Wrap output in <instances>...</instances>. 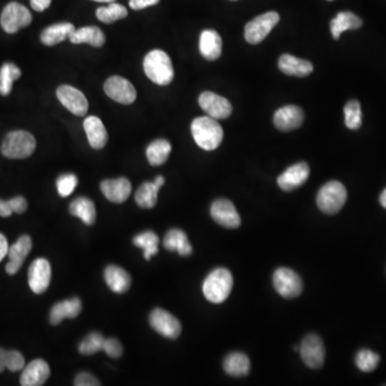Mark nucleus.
<instances>
[{"mask_svg":"<svg viewBox=\"0 0 386 386\" xmlns=\"http://www.w3.org/2000/svg\"><path fill=\"white\" fill-rule=\"evenodd\" d=\"M191 134L194 142L204 150H215L223 140V129L217 120L202 116L191 124Z\"/></svg>","mask_w":386,"mask_h":386,"instance_id":"obj_1","label":"nucleus"},{"mask_svg":"<svg viewBox=\"0 0 386 386\" xmlns=\"http://www.w3.org/2000/svg\"><path fill=\"white\" fill-rule=\"evenodd\" d=\"M143 68L145 74L157 85H169L174 78L172 60L161 50H154L145 56Z\"/></svg>","mask_w":386,"mask_h":386,"instance_id":"obj_2","label":"nucleus"},{"mask_svg":"<svg viewBox=\"0 0 386 386\" xmlns=\"http://www.w3.org/2000/svg\"><path fill=\"white\" fill-rule=\"evenodd\" d=\"M233 276L227 269H216L209 273L203 283V293L207 301L221 303L230 296Z\"/></svg>","mask_w":386,"mask_h":386,"instance_id":"obj_3","label":"nucleus"},{"mask_svg":"<svg viewBox=\"0 0 386 386\" xmlns=\"http://www.w3.org/2000/svg\"><path fill=\"white\" fill-rule=\"evenodd\" d=\"M36 146L37 143L31 134L17 130L6 136L1 145V152L9 159H25L34 154Z\"/></svg>","mask_w":386,"mask_h":386,"instance_id":"obj_4","label":"nucleus"},{"mask_svg":"<svg viewBox=\"0 0 386 386\" xmlns=\"http://www.w3.org/2000/svg\"><path fill=\"white\" fill-rule=\"evenodd\" d=\"M347 198L345 187L337 180H331L320 189L317 196V204L324 214H337L345 206Z\"/></svg>","mask_w":386,"mask_h":386,"instance_id":"obj_5","label":"nucleus"},{"mask_svg":"<svg viewBox=\"0 0 386 386\" xmlns=\"http://www.w3.org/2000/svg\"><path fill=\"white\" fill-rule=\"evenodd\" d=\"M279 20L280 16L275 11L266 12L257 16L245 27V39L250 44L260 43L279 23Z\"/></svg>","mask_w":386,"mask_h":386,"instance_id":"obj_6","label":"nucleus"},{"mask_svg":"<svg viewBox=\"0 0 386 386\" xmlns=\"http://www.w3.org/2000/svg\"><path fill=\"white\" fill-rule=\"evenodd\" d=\"M31 22L32 15L29 10L19 3H10L6 6L0 16L1 27L8 34H15L22 28L29 26Z\"/></svg>","mask_w":386,"mask_h":386,"instance_id":"obj_7","label":"nucleus"},{"mask_svg":"<svg viewBox=\"0 0 386 386\" xmlns=\"http://www.w3.org/2000/svg\"><path fill=\"white\" fill-rule=\"evenodd\" d=\"M273 287L285 299H295L303 292V281L292 269L280 267L273 273Z\"/></svg>","mask_w":386,"mask_h":386,"instance_id":"obj_8","label":"nucleus"},{"mask_svg":"<svg viewBox=\"0 0 386 386\" xmlns=\"http://www.w3.org/2000/svg\"><path fill=\"white\" fill-rule=\"evenodd\" d=\"M299 352H301V359L307 367L317 369L324 364V343L315 334H309L303 338Z\"/></svg>","mask_w":386,"mask_h":386,"instance_id":"obj_9","label":"nucleus"},{"mask_svg":"<svg viewBox=\"0 0 386 386\" xmlns=\"http://www.w3.org/2000/svg\"><path fill=\"white\" fill-rule=\"evenodd\" d=\"M150 327L168 339H176L182 333L180 322L169 311L156 308L150 315Z\"/></svg>","mask_w":386,"mask_h":386,"instance_id":"obj_10","label":"nucleus"},{"mask_svg":"<svg viewBox=\"0 0 386 386\" xmlns=\"http://www.w3.org/2000/svg\"><path fill=\"white\" fill-rule=\"evenodd\" d=\"M104 92L110 99L122 104H131L136 99V90L122 76H110L104 83Z\"/></svg>","mask_w":386,"mask_h":386,"instance_id":"obj_11","label":"nucleus"},{"mask_svg":"<svg viewBox=\"0 0 386 386\" xmlns=\"http://www.w3.org/2000/svg\"><path fill=\"white\" fill-rule=\"evenodd\" d=\"M199 104L209 117L224 120L232 114V104L224 96L212 92H204L199 96Z\"/></svg>","mask_w":386,"mask_h":386,"instance_id":"obj_12","label":"nucleus"},{"mask_svg":"<svg viewBox=\"0 0 386 386\" xmlns=\"http://www.w3.org/2000/svg\"><path fill=\"white\" fill-rule=\"evenodd\" d=\"M51 264L46 259L40 257L34 261L28 269V283L32 292L42 294L51 283Z\"/></svg>","mask_w":386,"mask_h":386,"instance_id":"obj_13","label":"nucleus"},{"mask_svg":"<svg viewBox=\"0 0 386 386\" xmlns=\"http://www.w3.org/2000/svg\"><path fill=\"white\" fill-rule=\"evenodd\" d=\"M58 100L68 110L76 116H85L88 112V101L85 94L70 85H62L57 88Z\"/></svg>","mask_w":386,"mask_h":386,"instance_id":"obj_14","label":"nucleus"},{"mask_svg":"<svg viewBox=\"0 0 386 386\" xmlns=\"http://www.w3.org/2000/svg\"><path fill=\"white\" fill-rule=\"evenodd\" d=\"M213 219L223 228L237 229L241 225V216L237 213L234 204L227 199H218L210 207Z\"/></svg>","mask_w":386,"mask_h":386,"instance_id":"obj_15","label":"nucleus"},{"mask_svg":"<svg viewBox=\"0 0 386 386\" xmlns=\"http://www.w3.org/2000/svg\"><path fill=\"white\" fill-rule=\"evenodd\" d=\"M310 174V169L306 162L293 164L278 177V186L283 191H292L303 186Z\"/></svg>","mask_w":386,"mask_h":386,"instance_id":"obj_16","label":"nucleus"},{"mask_svg":"<svg viewBox=\"0 0 386 386\" xmlns=\"http://www.w3.org/2000/svg\"><path fill=\"white\" fill-rule=\"evenodd\" d=\"M305 120L303 108L297 106H285L273 115V124L280 131H291L299 128Z\"/></svg>","mask_w":386,"mask_h":386,"instance_id":"obj_17","label":"nucleus"},{"mask_svg":"<svg viewBox=\"0 0 386 386\" xmlns=\"http://www.w3.org/2000/svg\"><path fill=\"white\" fill-rule=\"evenodd\" d=\"M51 376L50 366L44 359H37L24 367L21 375V385L41 386Z\"/></svg>","mask_w":386,"mask_h":386,"instance_id":"obj_18","label":"nucleus"},{"mask_svg":"<svg viewBox=\"0 0 386 386\" xmlns=\"http://www.w3.org/2000/svg\"><path fill=\"white\" fill-rule=\"evenodd\" d=\"M32 249V241L28 235H23L20 237L16 243H14L9 248L8 257H9V263L6 265V271L9 275H15L21 269L24 261L27 255H29Z\"/></svg>","mask_w":386,"mask_h":386,"instance_id":"obj_19","label":"nucleus"},{"mask_svg":"<svg viewBox=\"0 0 386 386\" xmlns=\"http://www.w3.org/2000/svg\"><path fill=\"white\" fill-rule=\"evenodd\" d=\"M102 193L110 202L124 203L128 200L131 193V183L129 182L124 177L116 178V180H106L100 185Z\"/></svg>","mask_w":386,"mask_h":386,"instance_id":"obj_20","label":"nucleus"},{"mask_svg":"<svg viewBox=\"0 0 386 386\" xmlns=\"http://www.w3.org/2000/svg\"><path fill=\"white\" fill-rule=\"evenodd\" d=\"M83 127L90 146L94 150H102L108 140V131L102 120L96 116H88L84 120Z\"/></svg>","mask_w":386,"mask_h":386,"instance_id":"obj_21","label":"nucleus"},{"mask_svg":"<svg viewBox=\"0 0 386 386\" xmlns=\"http://www.w3.org/2000/svg\"><path fill=\"white\" fill-rule=\"evenodd\" d=\"M82 311V301L78 297L55 303L50 313L51 324H60L64 319H74Z\"/></svg>","mask_w":386,"mask_h":386,"instance_id":"obj_22","label":"nucleus"},{"mask_svg":"<svg viewBox=\"0 0 386 386\" xmlns=\"http://www.w3.org/2000/svg\"><path fill=\"white\" fill-rule=\"evenodd\" d=\"M278 67L283 73L287 76H299V78L309 76L313 71V66L310 62L289 54H283L279 58Z\"/></svg>","mask_w":386,"mask_h":386,"instance_id":"obj_23","label":"nucleus"},{"mask_svg":"<svg viewBox=\"0 0 386 386\" xmlns=\"http://www.w3.org/2000/svg\"><path fill=\"white\" fill-rule=\"evenodd\" d=\"M199 48L203 57L213 62L220 57L222 52V40L216 30L205 29L201 34Z\"/></svg>","mask_w":386,"mask_h":386,"instance_id":"obj_24","label":"nucleus"},{"mask_svg":"<svg viewBox=\"0 0 386 386\" xmlns=\"http://www.w3.org/2000/svg\"><path fill=\"white\" fill-rule=\"evenodd\" d=\"M106 285L113 292L124 293L131 285V277L122 267L108 265L104 271Z\"/></svg>","mask_w":386,"mask_h":386,"instance_id":"obj_25","label":"nucleus"},{"mask_svg":"<svg viewBox=\"0 0 386 386\" xmlns=\"http://www.w3.org/2000/svg\"><path fill=\"white\" fill-rule=\"evenodd\" d=\"M362 25H363V21H362L361 17L352 13V12H339L336 17L331 20V35H333L334 39L338 40L343 31L359 29L362 27Z\"/></svg>","mask_w":386,"mask_h":386,"instance_id":"obj_26","label":"nucleus"},{"mask_svg":"<svg viewBox=\"0 0 386 386\" xmlns=\"http://www.w3.org/2000/svg\"><path fill=\"white\" fill-rule=\"evenodd\" d=\"M74 30H76V27L71 23L54 24V25L48 26L42 31L40 40L44 45L54 46L64 40L69 39Z\"/></svg>","mask_w":386,"mask_h":386,"instance_id":"obj_27","label":"nucleus"},{"mask_svg":"<svg viewBox=\"0 0 386 386\" xmlns=\"http://www.w3.org/2000/svg\"><path fill=\"white\" fill-rule=\"evenodd\" d=\"M69 40L73 44L87 43L94 48H101L106 43V36L99 27L87 26L74 30Z\"/></svg>","mask_w":386,"mask_h":386,"instance_id":"obj_28","label":"nucleus"},{"mask_svg":"<svg viewBox=\"0 0 386 386\" xmlns=\"http://www.w3.org/2000/svg\"><path fill=\"white\" fill-rule=\"evenodd\" d=\"M164 246L166 250L176 251L183 257H188L192 253V247L189 243L186 233L180 229H172L166 233L164 239Z\"/></svg>","mask_w":386,"mask_h":386,"instance_id":"obj_29","label":"nucleus"},{"mask_svg":"<svg viewBox=\"0 0 386 386\" xmlns=\"http://www.w3.org/2000/svg\"><path fill=\"white\" fill-rule=\"evenodd\" d=\"M225 373L232 377H243L248 375L250 370V361L246 354L241 352H233L225 357L223 362Z\"/></svg>","mask_w":386,"mask_h":386,"instance_id":"obj_30","label":"nucleus"},{"mask_svg":"<svg viewBox=\"0 0 386 386\" xmlns=\"http://www.w3.org/2000/svg\"><path fill=\"white\" fill-rule=\"evenodd\" d=\"M69 210L72 216L80 218L85 224L92 225L96 221V207L94 202L85 196L72 201Z\"/></svg>","mask_w":386,"mask_h":386,"instance_id":"obj_31","label":"nucleus"},{"mask_svg":"<svg viewBox=\"0 0 386 386\" xmlns=\"http://www.w3.org/2000/svg\"><path fill=\"white\" fill-rule=\"evenodd\" d=\"M172 152V145L164 138H159L150 143L146 150V157L150 166H158L166 164Z\"/></svg>","mask_w":386,"mask_h":386,"instance_id":"obj_32","label":"nucleus"},{"mask_svg":"<svg viewBox=\"0 0 386 386\" xmlns=\"http://www.w3.org/2000/svg\"><path fill=\"white\" fill-rule=\"evenodd\" d=\"M160 187L156 183H144L136 191L134 200L141 208L150 209L156 206Z\"/></svg>","mask_w":386,"mask_h":386,"instance_id":"obj_33","label":"nucleus"},{"mask_svg":"<svg viewBox=\"0 0 386 386\" xmlns=\"http://www.w3.org/2000/svg\"><path fill=\"white\" fill-rule=\"evenodd\" d=\"M159 237L152 231H145L141 234L136 235L134 238V246L143 249L144 257L146 260H150L159 251Z\"/></svg>","mask_w":386,"mask_h":386,"instance_id":"obj_34","label":"nucleus"},{"mask_svg":"<svg viewBox=\"0 0 386 386\" xmlns=\"http://www.w3.org/2000/svg\"><path fill=\"white\" fill-rule=\"evenodd\" d=\"M22 72L19 67L12 62H6L0 69V94L8 96L11 92L14 80L21 78Z\"/></svg>","mask_w":386,"mask_h":386,"instance_id":"obj_35","label":"nucleus"},{"mask_svg":"<svg viewBox=\"0 0 386 386\" xmlns=\"http://www.w3.org/2000/svg\"><path fill=\"white\" fill-rule=\"evenodd\" d=\"M96 19L102 23L112 24L118 20L124 19L128 16V10L122 5L110 3L106 7L98 8L96 11Z\"/></svg>","mask_w":386,"mask_h":386,"instance_id":"obj_36","label":"nucleus"},{"mask_svg":"<svg viewBox=\"0 0 386 386\" xmlns=\"http://www.w3.org/2000/svg\"><path fill=\"white\" fill-rule=\"evenodd\" d=\"M104 341L106 339L101 334L96 333V331L90 333V335L84 338L83 341H80L78 351L82 355H92V354L103 350Z\"/></svg>","mask_w":386,"mask_h":386,"instance_id":"obj_37","label":"nucleus"},{"mask_svg":"<svg viewBox=\"0 0 386 386\" xmlns=\"http://www.w3.org/2000/svg\"><path fill=\"white\" fill-rule=\"evenodd\" d=\"M380 357L375 352L363 349L357 352L355 364L363 373H371L379 365Z\"/></svg>","mask_w":386,"mask_h":386,"instance_id":"obj_38","label":"nucleus"},{"mask_svg":"<svg viewBox=\"0 0 386 386\" xmlns=\"http://www.w3.org/2000/svg\"><path fill=\"white\" fill-rule=\"evenodd\" d=\"M345 126L351 130H357L362 126L361 104L357 100H351L345 106Z\"/></svg>","mask_w":386,"mask_h":386,"instance_id":"obj_39","label":"nucleus"},{"mask_svg":"<svg viewBox=\"0 0 386 386\" xmlns=\"http://www.w3.org/2000/svg\"><path fill=\"white\" fill-rule=\"evenodd\" d=\"M78 180L76 175L67 173V174H62L58 177L56 187H57L59 196L62 198H67V196H71L76 187H78Z\"/></svg>","mask_w":386,"mask_h":386,"instance_id":"obj_40","label":"nucleus"},{"mask_svg":"<svg viewBox=\"0 0 386 386\" xmlns=\"http://www.w3.org/2000/svg\"><path fill=\"white\" fill-rule=\"evenodd\" d=\"M25 367V359H24L22 353L15 350L12 351H7V368L12 371V373H16V371H21Z\"/></svg>","mask_w":386,"mask_h":386,"instance_id":"obj_41","label":"nucleus"},{"mask_svg":"<svg viewBox=\"0 0 386 386\" xmlns=\"http://www.w3.org/2000/svg\"><path fill=\"white\" fill-rule=\"evenodd\" d=\"M103 351L112 359H120L124 353L122 343L116 338H108L104 341Z\"/></svg>","mask_w":386,"mask_h":386,"instance_id":"obj_42","label":"nucleus"},{"mask_svg":"<svg viewBox=\"0 0 386 386\" xmlns=\"http://www.w3.org/2000/svg\"><path fill=\"white\" fill-rule=\"evenodd\" d=\"M74 385L76 386H99L101 385L98 379L92 373H80L74 379Z\"/></svg>","mask_w":386,"mask_h":386,"instance_id":"obj_43","label":"nucleus"},{"mask_svg":"<svg viewBox=\"0 0 386 386\" xmlns=\"http://www.w3.org/2000/svg\"><path fill=\"white\" fill-rule=\"evenodd\" d=\"M8 202H9L12 212L16 213V214H23L27 210V201L23 196H15Z\"/></svg>","mask_w":386,"mask_h":386,"instance_id":"obj_44","label":"nucleus"},{"mask_svg":"<svg viewBox=\"0 0 386 386\" xmlns=\"http://www.w3.org/2000/svg\"><path fill=\"white\" fill-rule=\"evenodd\" d=\"M160 0H130L129 6L134 10H142L157 5Z\"/></svg>","mask_w":386,"mask_h":386,"instance_id":"obj_45","label":"nucleus"},{"mask_svg":"<svg viewBox=\"0 0 386 386\" xmlns=\"http://www.w3.org/2000/svg\"><path fill=\"white\" fill-rule=\"evenodd\" d=\"M52 0H30V6L37 12H42L51 6Z\"/></svg>","mask_w":386,"mask_h":386,"instance_id":"obj_46","label":"nucleus"},{"mask_svg":"<svg viewBox=\"0 0 386 386\" xmlns=\"http://www.w3.org/2000/svg\"><path fill=\"white\" fill-rule=\"evenodd\" d=\"M9 245H8L7 238L5 235L0 233V262L5 259L6 255L9 252Z\"/></svg>","mask_w":386,"mask_h":386,"instance_id":"obj_47","label":"nucleus"},{"mask_svg":"<svg viewBox=\"0 0 386 386\" xmlns=\"http://www.w3.org/2000/svg\"><path fill=\"white\" fill-rule=\"evenodd\" d=\"M13 214L11 208H10L9 202L8 201L0 200V217H10Z\"/></svg>","mask_w":386,"mask_h":386,"instance_id":"obj_48","label":"nucleus"},{"mask_svg":"<svg viewBox=\"0 0 386 386\" xmlns=\"http://www.w3.org/2000/svg\"><path fill=\"white\" fill-rule=\"evenodd\" d=\"M7 368V351L0 348V373Z\"/></svg>","mask_w":386,"mask_h":386,"instance_id":"obj_49","label":"nucleus"},{"mask_svg":"<svg viewBox=\"0 0 386 386\" xmlns=\"http://www.w3.org/2000/svg\"><path fill=\"white\" fill-rule=\"evenodd\" d=\"M380 203H381L382 206L386 209V188L384 189L383 192H382L381 196H380Z\"/></svg>","mask_w":386,"mask_h":386,"instance_id":"obj_50","label":"nucleus"},{"mask_svg":"<svg viewBox=\"0 0 386 386\" xmlns=\"http://www.w3.org/2000/svg\"><path fill=\"white\" fill-rule=\"evenodd\" d=\"M159 187H162L164 185V176H157L156 180H154Z\"/></svg>","mask_w":386,"mask_h":386,"instance_id":"obj_51","label":"nucleus"},{"mask_svg":"<svg viewBox=\"0 0 386 386\" xmlns=\"http://www.w3.org/2000/svg\"><path fill=\"white\" fill-rule=\"evenodd\" d=\"M94 1H96V3H114L115 0H94Z\"/></svg>","mask_w":386,"mask_h":386,"instance_id":"obj_52","label":"nucleus"},{"mask_svg":"<svg viewBox=\"0 0 386 386\" xmlns=\"http://www.w3.org/2000/svg\"><path fill=\"white\" fill-rule=\"evenodd\" d=\"M231 1H236V0H231Z\"/></svg>","mask_w":386,"mask_h":386,"instance_id":"obj_53","label":"nucleus"},{"mask_svg":"<svg viewBox=\"0 0 386 386\" xmlns=\"http://www.w3.org/2000/svg\"><path fill=\"white\" fill-rule=\"evenodd\" d=\"M329 1H333V0H329Z\"/></svg>","mask_w":386,"mask_h":386,"instance_id":"obj_54","label":"nucleus"}]
</instances>
